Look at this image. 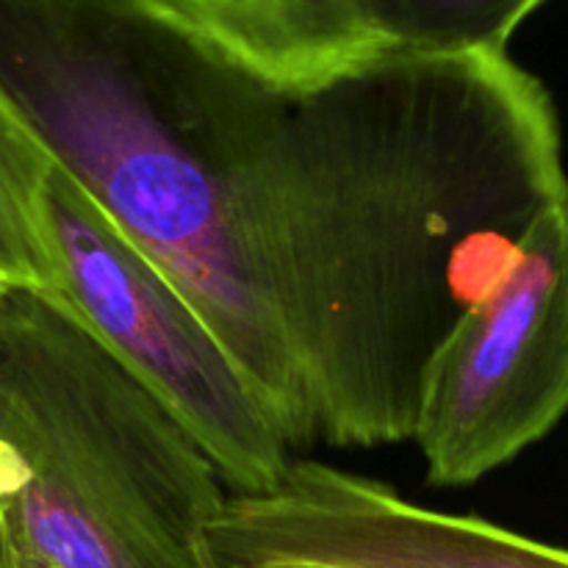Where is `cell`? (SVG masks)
<instances>
[{"label": "cell", "instance_id": "1", "mask_svg": "<svg viewBox=\"0 0 568 568\" xmlns=\"http://www.w3.org/2000/svg\"><path fill=\"white\" fill-rule=\"evenodd\" d=\"M564 200L558 105L508 50H388L277 94L244 216L316 442H408L433 349Z\"/></svg>", "mask_w": 568, "mask_h": 568}, {"label": "cell", "instance_id": "2", "mask_svg": "<svg viewBox=\"0 0 568 568\" xmlns=\"http://www.w3.org/2000/svg\"><path fill=\"white\" fill-rule=\"evenodd\" d=\"M0 92L186 300L286 447H311L308 394L244 220L281 89L164 0H0Z\"/></svg>", "mask_w": 568, "mask_h": 568}, {"label": "cell", "instance_id": "3", "mask_svg": "<svg viewBox=\"0 0 568 568\" xmlns=\"http://www.w3.org/2000/svg\"><path fill=\"white\" fill-rule=\"evenodd\" d=\"M170 410L53 294L0 286V510L50 568H220L227 497Z\"/></svg>", "mask_w": 568, "mask_h": 568}, {"label": "cell", "instance_id": "4", "mask_svg": "<svg viewBox=\"0 0 568 568\" xmlns=\"http://www.w3.org/2000/svg\"><path fill=\"white\" fill-rule=\"evenodd\" d=\"M59 294L194 438L231 494H264L292 449L186 300L59 164L44 189Z\"/></svg>", "mask_w": 568, "mask_h": 568}, {"label": "cell", "instance_id": "5", "mask_svg": "<svg viewBox=\"0 0 568 568\" xmlns=\"http://www.w3.org/2000/svg\"><path fill=\"white\" fill-rule=\"evenodd\" d=\"M568 414V200L519 236L497 281L422 372L410 442L433 486L464 488L519 458Z\"/></svg>", "mask_w": 568, "mask_h": 568}, {"label": "cell", "instance_id": "6", "mask_svg": "<svg viewBox=\"0 0 568 568\" xmlns=\"http://www.w3.org/2000/svg\"><path fill=\"white\" fill-rule=\"evenodd\" d=\"M281 92H300L383 50L349 0H164Z\"/></svg>", "mask_w": 568, "mask_h": 568}, {"label": "cell", "instance_id": "7", "mask_svg": "<svg viewBox=\"0 0 568 568\" xmlns=\"http://www.w3.org/2000/svg\"><path fill=\"white\" fill-rule=\"evenodd\" d=\"M55 159L0 92V286L59 294V261L44 211Z\"/></svg>", "mask_w": 568, "mask_h": 568}, {"label": "cell", "instance_id": "8", "mask_svg": "<svg viewBox=\"0 0 568 568\" xmlns=\"http://www.w3.org/2000/svg\"><path fill=\"white\" fill-rule=\"evenodd\" d=\"M547 0H349L372 42L388 50H508Z\"/></svg>", "mask_w": 568, "mask_h": 568}, {"label": "cell", "instance_id": "9", "mask_svg": "<svg viewBox=\"0 0 568 568\" xmlns=\"http://www.w3.org/2000/svg\"><path fill=\"white\" fill-rule=\"evenodd\" d=\"M0 568H50L14 536L3 510H0Z\"/></svg>", "mask_w": 568, "mask_h": 568}, {"label": "cell", "instance_id": "10", "mask_svg": "<svg viewBox=\"0 0 568 568\" xmlns=\"http://www.w3.org/2000/svg\"><path fill=\"white\" fill-rule=\"evenodd\" d=\"M255 568H322V566H303V564H266V566H255Z\"/></svg>", "mask_w": 568, "mask_h": 568}]
</instances>
